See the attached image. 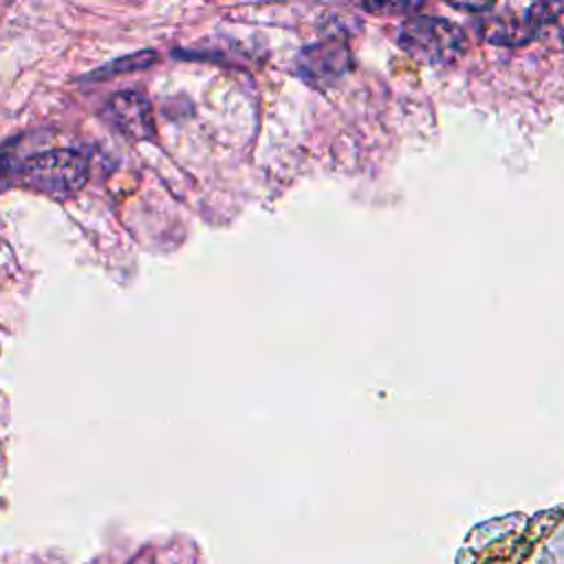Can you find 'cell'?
Wrapping results in <instances>:
<instances>
[{"label": "cell", "instance_id": "6da1fadb", "mask_svg": "<svg viewBox=\"0 0 564 564\" xmlns=\"http://www.w3.org/2000/svg\"><path fill=\"white\" fill-rule=\"evenodd\" d=\"M399 46L427 64L454 62L467 48L465 31L436 15H410L397 35Z\"/></svg>", "mask_w": 564, "mask_h": 564}, {"label": "cell", "instance_id": "7a4b0ae2", "mask_svg": "<svg viewBox=\"0 0 564 564\" xmlns=\"http://www.w3.org/2000/svg\"><path fill=\"white\" fill-rule=\"evenodd\" d=\"M88 161L73 150H48L33 154L20 167V181L48 196H70L84 187Z\"/></svg>", "mask_w": 564, "mask_h": 564}, {"label": "cell", "instance_id": "3957f363", "mask_svg": "<svg viewBox=\"0 0 564 564\" xmlns=\"http://www.w3.org/2000/svg\"><path fill=\"white\" fill-rule=\"evenodd\" d=\"M350 64L352 59L348 46L335 37L302 48L295 59L297 75L315 88H326L339 82L348 73Z\"/></svg>", "mask_w": 564, "mask_h": 564}, {"label": "cell", "instance_id": "277c9868", "mask_svg": "<svg viewBox=\"0 0 564 564\" xmlns=\"http://www.w3.org/2000/svg\"><path fill=\"white\" fill-rule=\"evenodd\" d=\"M542 24L533 15L531 7L524 11L507 9L502 13H494L491 18H482L478 24L480 37L500 44V46H520L538 37Z\"/></svg>", "mask_w": 564, "mask_h": 564}, {"label": "cell", "instance_id": "5b68a950", "mask_svg": "<svg viewBox=\"0 0 564 564\" xmlns=\"http://www.w3.org/2000/svg\"><path fill=\"white\" fill-rule=\"evenodd\" d=\"M110 123L128 139H150L154 134V119L150 104L139 93H119L106 106Z\"/></svg>", "mask_w": 564, "mask_h": 564}, {"label": "cell", "instance_id": "8992f818", "mask_svg": "<svg viewBox=\"0 0 564 564\" xmlns=\"http://www.w3.org/2000/svg\"><path fill=\"white\" fill-rule=\"evenodd\" d=\"M154 62V55L152 51H143V53H137L132 57H123L119 62H112L108 64L106 68H101L99 73H95V77H104V75H110V73H126V70H132V68H143L148 64Z\"/></svg>", "mask_w": 564, "mask_h": 564}, {"label": "cell", "instance_id": "52a82bcc", "mask_svg": "<svg viewBox=\"0 0 564 564\" xmlns=\"http://www.w3.org/2000/svg\"><path fill=\"white\" fill-rule=\"evenodd\" d=\"M361 9L370 11V13H399V15H410L414 11L421 9V2H379V4H361Z\"/></svg>", "mask_w": 564, "mask_h": 564}, {"label": "cell", "instance_id": "ba28073f", "mask_svg": "<svg viewBox=\"0 0 564 564\" xmlns=\"http://www.w3.org/2000/svg\"><path fill=\"white\" fill-rule=\"evenodd\" d=\"M449 7L460 9V11H474V13H482V11H491L494 4L491 2H474V4H463V2H449Z\"/></svg>", "mask_w": 564, "mask_h": 564}]
</instances>
